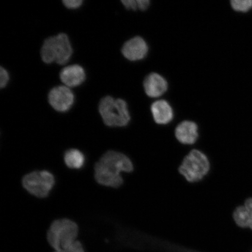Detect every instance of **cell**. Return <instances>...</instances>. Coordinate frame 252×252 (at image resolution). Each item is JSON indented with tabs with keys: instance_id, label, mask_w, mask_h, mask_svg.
Wrapping results in <instances>:
<instances>
[{
	"instance_id": "277c9868",
	"label": "cell",
	"mask_w": 252,
	"mask_h": 252,
	"mask_svg": "<svg viewBox=\"0 0 252 252\" xmlns=\"http://www.w3.org/2000/svg\"><path fill=\"white\" fill-rule=\"evenodd\" d=\"M73 53L68 36L64 33L47 38L40 50V56L46 64L56 63L64 65L68 63Z\"/></svg>"
},
{
	"instance_id": "2e32d148",
	"label": "cell",
	"mask_w": 252,
	"mask_h": 252,
	"mask_svg": "<svg viewBox=\"0 0 252 252\" xmlns=\"http://www.w3.org/2000/svg\"><path fill=\"white\" fill-rule=\"evenodd\" d=\"M54 252H86L83 244L78 239L70 247L61 251H55Z\"/></svg>"
},
{
	"instance_id": "d6986e66",
	"label": "cell",
	"mask_w": 252,
	"mask_h": 252,
	"mask_svg": "<svg viewBox=\"0 0 252 252\" xmlns=\"http://www.w3.org/2000/svg\"><path fill=\"white\" fill-rule=\"evenodd\" d=\"M121 2L128 10L136 11L138 9L137 0H122Z\"/></svg>"
},
{
	"instance_id": "9a60e30c",
	"label": "cell",
	"mask_w": 252,
	"mask_h": 252,
	"mask_svg": "<svg viewBox=\"0 0 252 252\" xmlns=\"http://www.w3.org/2000/svg\"><path fill=\"white\" fill-rule=\"evenodd\" d=\"M231 4L236 11L247 12L252 7V0H232Z\"/></svg>"
},
{
	"instance_id": "4fadbf2b",
	"label": "cell",
	"mask_w": 252,
	"mask_h": 252,
	"mask_svg": "<svg viewBox=\"0 0 252 252\" xmlns=\"http://www.w3.org/2000/svg\"><path fill=\"white\" fill-rule=\"evenodd\" d=\"M63 160L68 168L72 170H81L86 163V157L83 151L77 149L65 150L63 154Z\"/></svg>"
},
{
	"instance_id": "ffe728a7",
	"label": "cell",
	"mask_w": 252,
	"mask_h": 252,
	"mask_svg": "<svg viewBox=\"0 0 252 252\" xmlns=\"http://www.w3.org/2000/svg\"><path fill=\"white\" fill-rule=\"evenodd\" d=\"M244 206L248 211L250 218V228L252 229V198H249V199L246 201Z\"/></svg>"
},
{
	"instance_id": "30bf717a",
	"label": "cell",
	"mask_w": 252,
	"mask_h": 252,
	"mask_svg": "<svg viewBox=\"0 0 252 252\" xmlns=\"http://www.w3.org/2000/svg\"><path fill=\"white\" fill-rule=\"evenodd\" d=\"M145 92L150 97H158L164 94L168 90V83L161 75L151 73L147 75L143 83Z\"/></svg>"
},
{
	"instance_id": "8992f818",
	"label": "cell",
	"mask_w": 252,
	"mask_h": 252,
	"mask_svg": "<svg viewBox=\"0 0 252 252\" xmlns=\"http://www.w3.org/2000/svg\"><path fill=\"white\" fill-rule=\"evenodd\" d=\"M56 178L47 170H38L25 175L22 185L32 196L45 198L48 197L56 185Z\"/></svg>"
},
{
	"instance_id": "7a4b0ae2",
	"label": "cell",
	"mask_w": 252,
	"mask_h": 252,
	"mask_svg": "<svg viewBox=\"0 0 252 252\" xmlns=\"http://www.w3.org/2000/svg\"><path fill=\"white\" fill-rule=\"evenodd\" d=\"M46 231L47 243L55 251L70 247L78 240L80 234L78 223L65 218L53 220Z\"/></svg>"
},
{
	"instance_id": "ba28073f",
	"label": "cell",
	"mask_w": 252,
	"mask_h": 252,
	"mask_svg": "<svg viewBox=\"0 0 252 252\" xmlns=\"http://www.w3.org/2000/svg\"><path fill=\"white\" fill-rule=\"evenodd\" d=\"M149 52V46L141 37L136 36L126 42L122 47V53L126 59L134 62L145 58Z\"/></svg>"
},
{
	"instance_id": "e0dca14e",
	"label": "cell",
	"mask_w": 252,
	"mask_h": 252,
	"mask_svg": "<svg viewBox=\"0 0 252 252\" xmlns=\"http://www.w3.org/2000/svg\"><path fill=\"white\" fill-rule=\"evenodd\" d=\"M9 81V75L6 69L2 66L0 67V88H5L7 86Z\"/></svg>"
},
{
	"instance_id": "ac0fdd59",
	"label": "cell",
	"mask_w": 252,
	"mask_h": 252,
	"mask_svg": "<svg viewBox=\"0 0 252 252\" xmlns=\"http://www.w3.org/2000/svg\"><path fill=\"white\" fill-rule=\"evenodd\" d=\"M83 0H63V5L68 9H77L80 7L83 3Z\"/></svg>"
},
{
	"instance_id": "5bb4252c",
	"label": "cell",
	"mask_w": 252,
	"mask_h": 252,
	"mask_svg": "<svg viewBox=\"0 0 252 252\" xmlns=\"http://www.w3.org/2000/svg\"><path fill=\"white\" fill-rule=\"evenodd\" d=\"M236 224L242 228L250 227V218L248 211L245 206H239L233 214Z\"/></svg>"
},
{
	"instance_id": "5b68a950",
	"label": "cell",
	"mask_w": 252,
	"mask_h": 252,
	"mask_svg": "<svg viewBox=\"0 0 252 252\" xmlns=\"http://www.w3.org/2000/svg\"><path fill=\"white\" fill-rule=\"evenodd\" d=\"M210 169V162L206 154L198 150L190 151L184 160L179 172L190 183L199 182L206 177Z\"/></svg>"
},
{
	"instance_id": "8fae6325",
	"label": "cell",
	"mask_w": 252,
	"mask_h": 252,
	"mask_svg": "<svg viewBox=\"0 0 252 252\" xmlns=\"http://www.w3.org/2000/svg\"><path fill=\"white\" fill-rule=\"evenodd\" d=\"M175 135L179 143L184 145H193L196 143L198 138V126L193 122H182L176 127Z\"/></svg>"
},
{
	"instance_id": "7c38bea8",
	"label": "cell",
	"mask_w": 252,
	"mask_h": 252,
	"mask_svg": "<svg viewBox=\"0 0 252 252\" xmlns=\"http://www.w3.org/2000/svg\"><path fill=\"white\" fill-rule=\"evenodd\" d=\"M151 111L154 121L158 125H167L173 120V109L165 100H159L154 102L151 105Z\"/></svg>"
},
{
	"instance_id": "3957f363",
	"label": "cell",
	"mask_w": 252,
	"mask_h": 252,
	"mask_svg": "<svg viewBox=\"0 0 252 252\" xmlns=\"http://www.w3.org/2000/svg\"><path fill=\"white\" fill-rule=\"evenodd\" d=\"M98 110L104 124L110 127H124L131 121L127 103L122 99L110 96L100 100Z\"/></svg>"
},
{
	"instance_id": "6da1fadb",
	"label": "cell",
	"mask_w": 252,
	"mask_h": 252,
	"mask_svg": "<svg viewBox=\"0 0 252 252\" xmlns=\"http://www.w3.org/2000/svg\"><path fill=\"white\" fill-rule=\"evenodd\" d=\"M133 170L130 158L119 151L109 150L94 164V178L103 187L118 189L124 183L122 173H131Z\"/></svg>"
},
{
	"instance_id": "9c48e42d",
	"label": "cell",
	"mask_w": 252,
	"mask_h": 252,
	"mask_svg": "<svg viewBox=\"0 0 252 252\" xmlns=\"http://www.w3.org/2000/svg\"><path fill=\"white\" fill-rule=\"evenodd\" d=\"M59 76L64 86L70 88L80 86L83 84L86 80V74L82 66L72 64L63 68Z\"/></svg>"
},
{
	"instance_id": "44dd1931",
	"label": "cell",
	"mask_w": 252,
	"mask_h": 252,
	"mask_svg": "<svg viewBox=\"0 0 252 252\" xmlns=\"http://www.w3.org/2000/svg\"><path fill=\"white\" fill-rule=\"evenodd\" d=\"M138 9L140 11H146L150 5L149 0H137Z\"/></svg>"
},
{
	"instance_id": "52a82bcc",
	"label": "cell",
	"mask_w": 252,
	"mask_h": 252,
	"mask_svg": "<svg viewBox=\"0 0 252 252\" xmlns=\"http://www.w3.org/2000/svg\"><path fill=\"white\" fill-rule=\"evenodd\" d=\"M75 100L74 93L70 88L59 86L53 88L48 94V102L52 108L58 112L68 111Z\"/></svg>"
}]
</instances>
